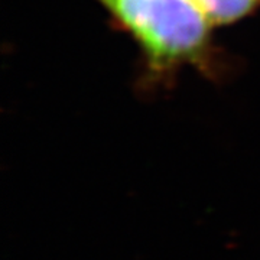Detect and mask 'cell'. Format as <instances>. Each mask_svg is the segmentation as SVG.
I'll return each mask as SVG.
<instances>
[{"label":"cell","mask_w":260,"mask_h":260,"mask_svg":"<svg viewBox=\"0 0 260 260\" xmlns=\"http://www.w3.org/2000/svg\"><path fill=\"white\" fill-rule=\"evenodd\" d=\"M142 54V88L169 87L185 67L211 81L232 73L227 54L217 45L215 28L194 0H94Z\"/></svg>","instance_id":"6da1fadb"},{"label":"cell","mask_w":260,"mask_h":260,"mask_svg":"<svg viewBox=\"0 0 260 260\" xmlns=\"http://www.w3.org/2000/svg\"><path fill=\"white\" fill-rule=\"evenodd\" d=\"M215 26L232 25L260 10V0H194Z\"/></svg>","instance_id":"7a4b0ae2"}]
</instances>
